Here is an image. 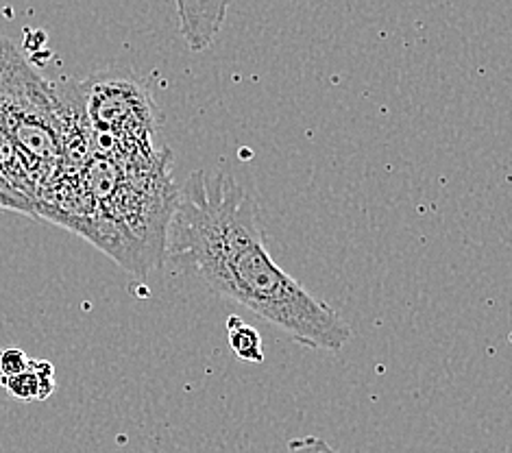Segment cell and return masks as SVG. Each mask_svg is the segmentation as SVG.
<instances>
[{"label":"cell","instance_id":"1","mask_svg":"<svg viewBox=\"0 0 512 453\" xmlns=\"http://www.w3.org/2000/svg\"><path fill=\"white\" fill-rule=\"evenodd\" d=\"M166 255L214 295L247 308L297 345L340 351L353 329L266 249L258 199L227 173L194 170L177 188Z\"/></svg>","mask_w":512,"mask_h":453},{"label":"cell","instance_id":"2","mask_svg":"<svg viewBox=\"0 0 512 453\" xmlns=\"http://www.w3.org/2000/svg\"><path fill=\"white\" fill-rule=\"evenodd\" d=\"M79 92L92 131L112 140L103 142L105 153L123 146L125 164L138 166H153L170 157L166 149L155 146L160 114L140 81L107 72L79 85Z\"/></svg>","mask_w":512,"mask_h":453},{"label":"cell","instance_id":"3","mask_svg":"<svg viewBox=\"0 0 512 453\" xmlns=\"http://www.w3.org/2000/svg\"><path fill=\"white\" fill-rule=\"evenodd\" d=\"M68 99L53 83L42 79L18 48L0 35V107L20 105L62 112Z\"/></svg>","mask_w":512,"mask_h":453},{"label":"cell","instance_id":"4","mask_svg":"<svg viewBox=\"0 0 512 453\" xmlns=\"http://www.w3.org/2000/svg\"><path fill=\"white\" fill-rule=\"evenodd\" d=\"M227 7V3H194V0H179V31L184 35L190 51H205V48L216 40V35L225 22Z\"/></svg>","mask_w":512,"mask_h":453},{"label":"cell","instance_id":"5","mask_svg":"<svg viewBox=\"0 0 512 453\" xmlns=\"http://www.w3.org/2000/svg\"><path fill=\"white\" fill-rule=\"evenodd\" d=\"M0 386L18 401H44L55 393V366L46 360H31V366L24 373L0 377Z\"/></svg>","mask_w":512,"mask_h":453},{"label":"cell","instance_id":"6","mask_svg":"<svg viewBox=\"0 0 512 453\" xmlns=\"http://www.w3.org/2000/svg\"><path fill=\"white\" fill-rule=\"evenodd\" d=\"M0 173L9 181L11 188L38 205V192H35L27 168H24L22 155L14 138L9 136V131L3 125H0Z\"/></svg>","mask_w":512,"mask_h":453},{"label":"cell","instance_id":"7","mask_svg":"<svg viewBox=\"0 0 512 453\" xmlns=\"http://www.w3.org/2000/svg\"><path fill=\"white\" fill-rule=\"evenodd\" d=\"M227 338L231 351H234L240 360L253 364L264 362V349L258 329L247 325L240 316L227 318Z\"/></svg>","mask_w":512,"mask_h":453},{"label":"cell","instance_id":"8","mask_svg":"<svg viewBox=\"0 0 512 453\" xmlns=\"http://www.w3.org/2000/svg\"><path fill=\"white\" fill-rule=\"evenodd\" d=\"M31 366V358L18 347L0 349V377H16Z\"/></svg>","mask_w":512,"mask_h":453},{"label":"cell","instance_id":"9","mask_svg":"<svg viewBox=\"0 0 512 453\" xmlns=\"http://www.w3.org/2000/svg\"><path fill=\"white\" fill-rule=\"evenodd\" d=\"M286 453H340L319 436H301L288 443Z\"/></svg>","mask_w":512,"mask_h":453},{"label":"cell","instance_id":"10","mask_svg":"<svg viewBox=\"0 0 512 453\" xmlns=\"http://www.w3.org/2000/svg\"><path fill=\"white\" fill-rule=\"evenodd\" d=\"M0 210H11V212H20L27 216H40L38 214V205H35L31 199L20 197V194H9L0 190Z\"/></svg>","mask_w":512,"mask_h":453},{"label":"cell","instance_id":"11","mask_svg":"<svg viewBox=\"0 0 512 453\" xmlns=\"http://www.w3.org/2000/svg\"><path fill=\"white\" fill-rule=\"evenodd\" d=\"M0 190H3V192H9V194H20V192H16L14 188L9 186V181L3 177V173H0ZM20 197H24V194H20Z\"/></svg>","mask_w":512,"mask_h":453}]
</instances>
